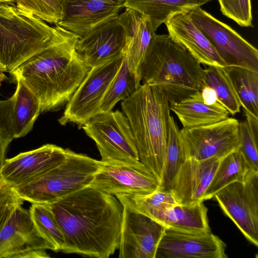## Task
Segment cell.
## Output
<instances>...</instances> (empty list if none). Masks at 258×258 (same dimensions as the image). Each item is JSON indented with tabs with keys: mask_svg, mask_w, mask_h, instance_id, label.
Wrapping results in <instances>:
<instances>
[{
	"mask_svg": "<svg viewBox=\"0 0 258 258\" xmlns=\"http://www.w3.org/2000/svg\"><path fill=\"white\" fill-rule=\"evenodd\" d=\"M49 204L62 232L60 251L107 258L118 248L123 207L90 186Z\"/></svg>",
	"mask_w": 258,
	"mask_h": 258,
	"instance_id": "6da1fadb",
	"label": "cell"
},
{
	"mask_svg": "<svg viewBox=\"0 0 258 258\" xmlns=\"http://www.w3.org/2000/svg\"><path fill=\"white\" fill-rule=\"evenodd\" d=\"M55 25L51 43L10 73L37 98L41 113L67 103L91 69L76 49L79 37Z\"/></svg>",
	"mask_w": 258,
	"mask_h": 258,
	"instance_id": "7a4b0ae2",
	"label": "cell"
},
{
	"mask_svg": "<svg viewBox=\"0 0 258 258\" xmlns=\"http://www.w3.org/2000/svg\"><path fill=\"white\" fill-rule=\"evenodd\" d=\"M205 74L201 63L168 34L153 35L140 68L143 84L158 89L170 106L201 91Z\"/></svg>",
	"mask_w": 258,
	"mask_h": 258,
	"instance_id": "3957f363",
	"label": "cell"
},
{
	"mask_svg": "<svg viewBox=\"0 0 258 258\" xmlns=\"http://www.w3.org/2000/svg\"><path fill=\"white\" fill-rule=\"evenodd\" d=\"M140 162L160 183L170 118L169 102L154 86L141 84L129 98L121 101Z\"/></svg>",
	"mask_w": 258,
	"mask_h": 258,
	"instance_id": "277c9868",
	"label": "cell"
},
{
	"mask_svg": "<svg viewBox=\"0 0 258 258\" xmlns=\"http://www.w3.org/2000/svg\"><path fill=\"white\" fill-rule=\"evenodd\" d=\"M56 27L14 4L0 5V62L11 73L52 42Z\"/></svg>",
	"mask_w": 258,
	"mask_h": 258,
	"instance_id": "5b68a950",
	"label": "cell"
},
{
	"mask_svg": "<svg viewBox=\"0 0 258 258\" xmlns=\"http://www.w3.org/2000/svg\"><path fill=\"white\" fill-rule=\"evenodd\" d=\"M67 149L64 159L39 178L14 187L31 203L50 204L89 186L103 162Z\"/></svg>",
	"mask_w": 258,
	"mask_h": 258,
	"instance_id": "8992f818",
	"label": "cell"
},
{
	"mask_svg": "<svg viewBox=\"0 0 258 258\" xmlns=\"http://www.w3.org/2000/svg\"><path fill=\"white\" fill-rule=\"evenodd\" d=\"M82 127L95 143L102 162L141 163L128 119L123 112H101Z\"/></svg>",
	"mask_w": 258,
	"mask_h": 258,
	"instance_id": "52a82bcc",
	"label": "cell"
},
{
	"mask_svg": "<svg viewBox=\"0 0 258 258\" xmlns=\"http://www.w3.org/2000/svg\"><path fill=\"white\" fill-rule=\"evenodd\" d=\"M124 55H122L91 68L67 103L59 123L73 122L80 126L100 113L103 97L118 72Z\"/></svg>",
	"mask_w": 258,
	"mask_h": 258,
	"instance_id": "ba28073f",
	"label": "cell"
},
{
	"mask_svg": "<svg viewBox=\"0 0 258 258\" xmlns=\"http://www.w3.org/2000/svg\"><path fill=\"white\" fill-rule=\"evenodd\" d=\"M192 21L216 49L225 67L258 72V50L227 24L201 7L187 10Z\"/></svg>",
	"mask_w": 258,
	"mask_h": 258,
	"instance_id": "9c48e42d",
	"label": "cell"
},
{
	"mask_svg": "<svg viewBox=\"0 0 258 258\" xmlns=\"http://www.w3.org/2000/svg\"><path fill=\"white\" fill-rule=\"evenodd\" d=\"M213 198L245 237L257 246L258 171L252 170L244 181L228 184Z\"/></svg>",
	"mask_w": 258,
	"mask_h": 258,
	"instance_id": "30bf717a",
	"label": "cell"
},
{
	"mask_svg": "<svg viewBox=\"0 0 258 258\" xmlns=\"http://www.w3.org/2000/svg\"><path fill=\"white\" fill-rule=\"evenodd\" d=\"M239 121L227 117L218 122L180 130L186 159L223 158L239 149Z\"/></svg>",
	"mask_w": 258,
	"mask_h": 258,
	"instance_id": "8fae6325",
	"label": "cell"
},
{
	"mask_svg": "<svg viewBox=\"0 0 258 258\" xmlns=\"http://www.w3.org/2000/svg\"><path fill=\"white\" fill-rule=\"evenodd\" d=\"M89 186L113 196L146 195L161 189L159 180L142 163H103Z\"/></svg>",
	"mask_w": 258,
	"mask_h": 258,
	"instance_id": "7c38bea8",
	"label": "cell"
},
{
	"mask_svg": "<svg viewBox=\"0 0 258 258\" xmlns=\"http://www.w3.org/2000/svg\"><path fill=\"white\" fill-rule=\"evenodd\" d=\"M165 229L159 222L123 207L119 257L155 258Z\"/></svg>",
	"mask_w": 258,
	"mask_h": 258,
	"instance_id": "4fadbf2b",
	"label": "cell"
},
{
	"mask_svg": "<svg viewBox=\"0 0 258 258\" xmlns=\"http://www.w3.org/2000/svg\"><path fill=\"white\" fill-rule=\"evenodd\" d=\"M67 149L47 144L5 159L0 179L13 187L31 182L54 168L65 158Z\"/></svg>",
	"mask_w": 258,
	"mask_h": 258,
	"instance_id": "5bb4252c",
	"label": "cell"
},
{
	"mask_svg": "<svg viewBox=\"0 0 258 258\" xmlns=\"http://www.w3.org/2000/svg\"><path fill=\"white\" fill-rule=\"evenodd\" d=\"M226 244L210 232H189L166 228L155 258H227Z\"/></svg>",
	"mask_w": 258,
	"mask_h": 258,
	"instance_id": "9a60e30c",
	"label": "cell"
},
{
	"mask_svg": "<svg viewBox=\"0 0 258 258\" xmlns=\"http://www.w3.org/2000/svg\"><path fill=\"white\" fill-rule=\"evenodd\" d=\"M62 17L56 24L81 37L118 17L125 0H60Z\"/></svg>",
	"mask_w": 258,
	"mask_h": 258,
	"instance_id": "2e32d148",
	"label": "cell"
},
{
	"mask_svg": "<svg viewBox=\"0 0 258 258\" xmlns=\"http://www.w3.org/2000/svg\"><path fill=\"white\" fill-rule=\"evenodd\" d=\"M38 249L56 251L54 245L38 231L29 210L19 206L0 231V258H18L27 251Z\"/></svg>",
	"mask_w": 258,
	"mask_h": 258,
	"instance_id": "e0dca14e",
	"label": "cell"
},
{
	"mask_svg": "<svg viewBox=\"0 0 258 258\" xmlns=\"http://www.w3.org/2000/svg\"><path fill=\"white\" fill-rule=\"evenodd\" d=\"M76 49L91 68L124 55V30L118 17L79 37Z\"/></svg>",
	"mask_w": 258,
	"mask_h": 258,
	"instance_id": "ac0fdd59",
	"label": "cell"
},
{
	"mask_svg": "<svg viewBox=\"0 0 258 258\" xmlns=\"http://www.w3.org/2000/svg\"><path fill=\"white\" fill-rule=\"evenodd\" d=\"M222 159H186L172 179L168 191L179 204L204 202L205 193Z\"/></svg>",
	"mask_w": 258,
	"mask_h": 258,
	"instance_id": "d6986e66",
	"label": "cell"
},
{
	"mask_svg": "<svg viewBox=\"0 0 258 258\" xmlns=\"http://www.w3.org/2000/svg\"><path fill=\"white\" fill-rule=\"evenodd\" d=\"M164 24L168 34L201 64L225 67L214 46L192 21L187 10L172 14Z\"/></svg>",
	"mask_w": 258,
	"mask_h": 258,
	"instance_id": "ffe728a7",
	"label": "cell"
},
{
	"mask_svg": "<svg viewBox=\"0 0 258 258\" xmlns=\"http://www.w3.org/2000/svg\"><path fill=\"white\" fill-rule=\"evenodd\" d=\"M124 8L118 16L125 33L124 58L129 71L141 82V66L155 32L146 16L133 9Z\"/></svg>",
	"mask_w": 258,
	"mask_h": 258,
	"instance_id": "44dd1931",
	"label": "cell"
},
{
	"mask_svg": "<svg viewBox=\"0 0 258 258\" xmlns=\"http://www.w3.org/2000/svg\"><path fill=\"white\" fill-rule=\"evenodd\" d=\"M170 109L184 128L215 123L227 118L229 114L218 101L212 105L204 103L201 91L172 105Z\"/></svg>",
	"mask_w": 258,
	"mask_h": 258,
	"instance_id": "7402d4cb",
	"label": "cell"
},
{
	"mask_svg": "<svg viewBox=\"0 0 258 258\" xmlns=\"http://www.w3.org/2000/svg\"><path fill=\"white\" fill-rule=\"evenodd\" d=\"M208 209L203 202L178 204L158 215L154 220L166 228L189 232H211L208 218Z\"/></svg>",
	"mask_w": 258,
	"mask_h": 258,
	"instance_id": "603a6c76",
	"label": "cell"
},
{
	"mask_svg": "<svg viewBox=\"0 0 258 258\" xmlns=\"http://www.w3.org/2000/svg\"><path fill=\"white\" fill-rule=\"evenodd\" d=\"M16 89L12 97V120L14 139L27 135L41 113L39 101L19 79H15Z\"/></svg>",
	"mask_w": 258,
	"mask_h": 258,
	"instance_id": "cb8c5ba5",
	"label": "cell"
},
{
	"mask_svg": "<svg viewBox=\"0 0 258 258\" xmlns=\"http://www.w3.org/2000/svg\"><path fill=\"white\" fill-rule=\"evenodd\" d=\"M212 0H125L124 8L133 9L146 16L153 30L173 14L201 7Z\"/></svg>",
	"mask_w": 258,
	"mask_h": 258,
	"instance_id": "d4e9b609",
	"label": "cell"
},
{
	"mask_svg": "<svg viewBox=\"0 0 258 258\" xmlns=\"http://www.w3.org/2000/svg\"><path fill=\"white\" fill-rule=\"evenodd\" d=\"M252 170L239 149L227 154L221 159L205 193L204 201L212 199L217 192L228 184L244 181Z\"/></svg>",
	"mask_w": 258,
	"mask_h": 258,
	"instance_id": "484cf974",
	"label": "cell"
},
{
	"mask_svg": "<svg viewBox=\"0 0 258 258\" xmlns=\"http://www.w3.org/2000/svg\"><path fill=\"white\" fill-rule=\"evenodd\" d=\"M244 115L258 118V72L239 67H225Z\"/></svg>",
	"mask_w": 258,
	"mask_h": 258,
	"instance_id": "4316f807",
	"label": "cell"
},
{
	"mask_svg": "<svg viewBox=\"0 0 258 258\" xmlns=\"http://www.w3.org/2000/svg\"><path fill=\"white\" fill-rule=\"evenodd\" d=\"M115 196L123 207L153 220L164 211L179 204L171 192L162 189L146 195L125 194Z\"/></svg>",
	"mask_w": 258,
	"mask_h": 258,
	"instance_id": "83f0119b",
	"label": "cell"
},
{
	"mask_svg": "<svg viewBox=\"0 0 258 258\" xmlns=\"http://www.w3.org/2000/svg\"><path fill=\"white\" fill-rule=\"evenodd\" d=\"M205 72L206 85L215 91L218 101L232 115L239 112L240 102L224 67L208 66L205 68Z\"/></svg>",
	"mask_w": 258,
	"mask_h": 258,
	"instance_id": "f1b7e54d",
	"label": "cell"
},
{
	"mask_svg": "<svg viewBox=\"0 0 258 258\" xmlns=\"http://www.w3.org/2000/svg\"><path fill=\"white\" fill-rule=\"evenodd\" d=\"M129 71L124 58L120 68L111 81L102 100L101 112L110 111L119 101L131 96L141 85Z\"/></svg>",
	"mask_w": 258,
	"mask_h": 258,
	"instance_id": "f546056e",
	"label": "cell"
},
{
	"mask_svg": "<svg viewBox=\"0 0 258 258\" xmlns=\"http://www.w3.org/2000/svg\"><path fill=\"white\" fill-rule=\"evenodd\" d=\"M185 159L180 140V130L173 117L171 116L161 182L162 189L168 191L172 179Z\"/></svg>",
	"mask_w": 258,
	"mask_h": 258,
	"instance_id": "4dcf8cb0",
	"label": "cell"
},
{
	"mask_svg": "<svg viewBox=\"0 0 258 258\" xmlns=\"http://www.w3.org/2000/svg\"><path fill=\"white\" fill-rule=\"evenodd\" d=\"M31 218L40 233L61 251L64 242L59 224L49 204L32 203L29 210Z\"/></svg>",
	"mask_w": 258,
	"mask_h": 258,
	"instance_id": "1f68e13d",
	"label": "cell"
},
{
	"mask_svg": "<svg viewBox=\"0 0 258 258\" xmlns=\"http://www.w3.org/2000/svg\"><path fill=\"white\" fill-rule=\"evenodd\" d=\"M246 120L239 122L238 131L242 153L252 169L258 171V118L247 114Z\"/></svg>",
	"mask_w": 258,
	"mask_h": 258,
	"instance_id": "d6a6232c",
	"label": "cell"
},
{
	"mask_svg": "<svg viewBox=\"0 0 258 258\" xmlns=\"http://www.w3.org/2000/svg\"><path fill=\"white\" fill-rule=\"evenodd\" d=\"M15 5L50 24H57L62 17L60 0H18Z\"/></svg>",
	"mask_w": 258,
	"mask_h": 258,
	"instance_id": "836d02e7",
	"label": "cell"
},
{
	"mask_svg": "<svg viewBox=\"0 0 258 258\" xmlns=\"http://www.w3.org/2000/svg\"><path fill=\"white\" fill-rule=\"evenodd\" d=\"M223 15L241 27L252 26L250 0H218Z\"/></svg>",
	"mask_w": 258,
	"mask_h": 258,
	"instance_id": "e575fe53",
	"label": "cell"
},
{
	"mask_svg": "<svg viewBox=\"0 0 258 258\" xmlns=\"http://www.w3.org/2000/svg\"><path fill=\"white\" fill-rule=\"evenodd\" d=\"M24 201L14 187L0 179V231L13 212L21 206Z\"/></svg>",
	"mask_w": 258,
	"mask_h": 258,
	"instance_id": "d590c367",
	"label": "cell"
},
{
	"mask_svg": "<svg viewBox=\"0 0 258 258\" xmlns=\"http://www.w3.org/2000/svg\"><path fill=\"white\" fill-rule=\"evenodd\" d=\"M12 97L0 100V155L14 139L12 120Z\"/></svg>",
	"mask_w": 258,
	"mask_h": 258,
	"instance_id": "8d00e7d4",
	"label": "cell"
},
{
	"mask_svg": "<svg viewBox=\"0 0 258 258\" xmlns=\"http://www.w3.org/2000/svg\"><path fill=\"white\" fill-rule=\"evenodd\" d=\"M201 96L204 103L208 105H212L218 101L215 91L207 85L202 90Z\"/></svg>",
	"mask_w": 258,
	"mask_h": 258,
	"instance_id": "74e56055",
	"label": "cell"
},
{
	"mask_svg": "<svg viewBox=\"0 0 258 258\" xmlns=\"http://www.w3.org/2000/svg\"><path fill=\"white\" fill-rule=\"evenodd\" d=\"M49 257L45 250L38 249L27 251L19 255L18 258H46Z\"/></svg>",
	"mask_w": 258,
	"mask_h": 258,
	"instance_id": "f35d334b",
	"label": "cell"
},
{
	"mask_svg": "<svg viewBox=\"0 0 258 258\" xmlns=\"http://www.w3.org/2000/svg\"><path fill=\"white\" fill-rule=\"evenodd\" d=\"M6 72H7L6 67L0 62V86L2 84V83L8 79L5 74V73Z\"/></svg>",
	"mask_w": 258,
	"mask_h": 258,
	"instance_id": "ab89813d",
	"label": "cell"
},
{
	"mask_svg": "<svg viewBox=\"0 0 258 258\" xmlns=\"http://www.w3.org/2000/svg\"><path fill=\"white\" fill-rule=\"evenodd\" d=\"M18 0H0V2H2L4 3H9V4H16L18 2Z\"/></svg>",
	"mask_w": 258,
	"mask_h": 258,
	"instance_id": "60d3db41",
	"label": "cell"
}]
</instances>
